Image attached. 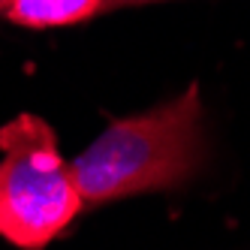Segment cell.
Returning a JSON list of instances; mask_svg holds the SVG:
<instances>
[{
  "instance_id": "obj_1",
  "label": "cell",
  "mask_w": 250,
  "mask_h": 250,
  "mask_svg": "<svg viewBox=\"0 0 250 250\" xmlns=\"http://www.w3.org/2000/svg\"><path fill=\"white\" fill-rule=\"evenodd\" d=\"M202 115V87L190 82L148 112L112 121L69 160L84 208L187 184L205 160Z\"/></svg>"
},
{
  "instance_id": "obj_2",
  "label": "cell",
  "mask_w": 250,
  "mask_h": 250,
  "mask_svg": "<svg viewBox=\"0 0 250 250\" xmlns=\"http://www.w3.org/2000/svg\"><path fill=\"white\" fill-rule=\"evenodd\" d=\"M84 211L55 127L21 112L0 127V238L45 250Z\"/></svg>"
},
{
  "instance_id": "obj_3",
  "label": "cell",
  "mask_w": 250,
  "mask_h": 250,
  "mask_svg": "<svg viewBox=\"0 0 250 250\" xmlns=\"http://www.w3.org/2000/svg\"><path fill=\"white\" fill-rule=\"evenodd\" d=\"M97 12H105V0H12L3 15L30 30H48V27H69L94 19Z\"/></svg>"
},
{
  "instance_id": "obj_4",
  "label": "cell",
  "mask_w": 250,
  "mask_h": 250,
  "mask_svg": "<svg viewBox=\"0 0 250 250\" xmlns=\"http://www.w3.org/2000/svg\"><path fill=\"white\" fill-rule=\"evenodd\" d=\"M145 3H160V0H105V9H121V6H145Z\"/></svg>"
},
{
  "instance_id": "obj_5",
  "label": "cell",
  "mask_w": 250,
  "mask_h": 250,
  "mask_svg": "<svg viewBox=\"0 0 250 250\" xmlns=\"http://www.w3.org/2000/svg\"><path fill=\"white\" fill-rule=\"evenodd\" d=\"M9 3H12V0H0V12H3V9H6Z\"/></svg>"
}]
</instances>
